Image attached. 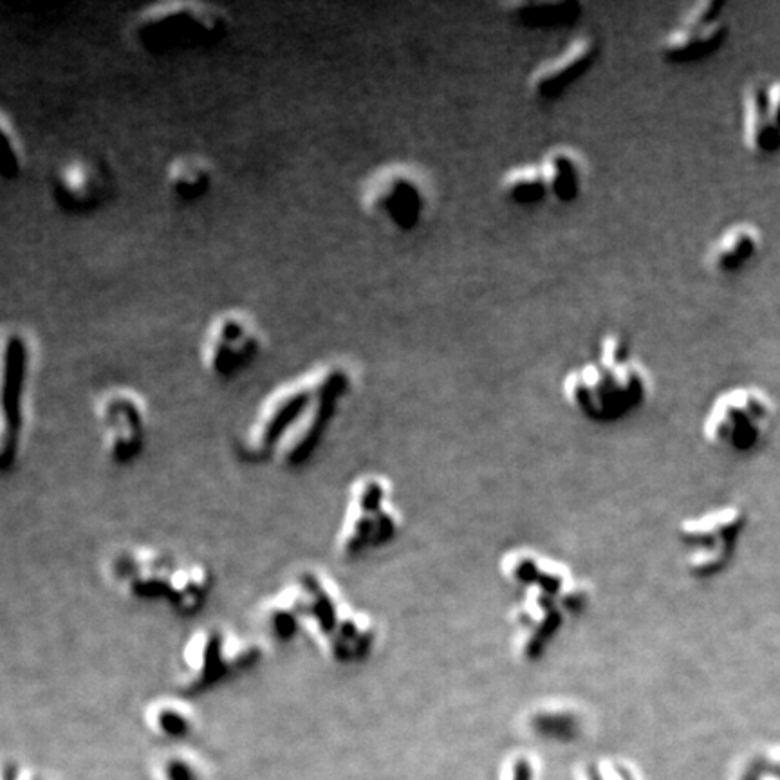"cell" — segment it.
I'll use <instances>...</instances> for the list:
<instances>
[{
	"label": "cell",
	"instance_id": "cell-1",
	"mask_svg": "<svg viewBox=\"0 0 780 780\" xmlns=\"http://www.w3.org/2000/svg\"><path fill=\"white\" fill-rule=\"evenodd\" d=\"M354 389L347 363L329 362L273 390L239 443L246 463H275L286 470L307 465L324 443Z\"/></svg>",
	"mask_w": 780,
	"mask_h": 780
},
{
	"label": "cell",
	"instance_id": "cell-2",
	"mask_svg": "<svg viewBox=\"0 0 780 780\" xmlns=\"http://www.w3.org/2000/svg\"><path fill=\"white\" fill-rule=\"evenodd\" d=\"M499 571L517 595L510 613L513 654L520 663H539L567 627L589 611L593 587L567 564L537 549L506 551Z\"/></svg>",
	"mask_w": 780,
	"mask_h": 780
},
{
	"label": "cell",
	"instance_id": "cell-3",
	"mask_svg": "<svg viewBox=\"0 0 780 780\" xmlns=\"http://www.w3.org/2000/svg\"><path fill=\"white\" fill-rule=\"evenodd\" d=\"M560 390L567 409L578 418L596 427H613L649 403L654 380L649 367L632 353L629 340L607 333L595 358L564 374Z\"/></svg>",
	"mask_w": 780,
	"mask_h": 780
},
{
	"label": "cell",
	"instance_id": "cell-4",
	"mask_svg": "<svg viewBox=\"0 0 780 780\" xmlns=\"http://www.w3.org/2000/svg\"><path fill=\"white\" fill-rule=\"evenodd\" d=\"M282 591L297 611L304 636L313 638L325 660L351 667L369 660L378 649V622L349 604L335 580L320 569H300Z\"/></svg>",
	"mask_w": 780,
	"mask_h": 780
},
{
	"label": "cell",
	"instance_id": "cell-5",
	"mask_svg": "<svg viewBox=\"0 0 780 780\" xmlns=\"http://www.w3.org/2000/svg\"><path fill=\"white\" fill-rule=\"evenodd\" d=\"M403 531L401 513L390 479L381 474L358 475L349 484L344 515L336 531V557L356 562L392 546Z\"/></svg>",
	"mask_w": 780,
	"mask_h": 780
},
{
	"label": "cell",
	"instance_id": "cell-6",
	"mask_svg": "<svg viewBox=\"0 0 780 780\" xmlns=\"http://www.w3.org/2000/svg\"><path fill=\"white\" fill-rule=\"evenodd\" d=\"M264 658L262 641L219 625L199 627L186 638L177 660L176 687L185 697L199 696L255 669Z\"/></svg>",
	"mask_w": 780,
	"mask_h": 780
},
{
	"label": "cell",
	"instance_id": "cell-7",
	"mask_svg": "<svg viewBox=\"0 0 780 780\" xmlns=\"http://www.w3.org/2000/svg\"><path fill=\"white\" fill-rule=\"evenodd\" d=\"M779 418V405L768 389L753 383L721 390L710 401L701 434L710 446L728 454L750 455L771 436Z\"/></svg>",
	"mask_w": 780,
	"mask_h": 780
},
{
	"label": "cell",
	"instance_id": "cell-8",
	"mask_svg": "<svg viewBox=\"0 0 780 780\" xmlns=\"http://www.w3.org/2000/svg\"><path fill=\"white\" fill-rule=\"evenodd\" d=\"M748 526L741 504L728 502L690 515L678 526L681 567L694 580H712L732 566Z\"/></svg>",
	"mask_w": 780,
	"mask_h": 780
},
{
	"label": "cell",
	"instance_id": "cell-9",
	"mask_svg": "<svg viewBox=\"0 0 780 780\" xmlns=\"http://www.w3.org/2000/svg\"><path fill=\"white\" fill-rule=\"evenodd\" d=\"M358 203L365 217L390 232L412 233L430 205L427 179L410 163H383L363 177Z\"/></svg>",
	"mask_w": 780,
	"mask_h": 780
},
{
	"label": "cell",
	"instance_id": "cell-10",
	"mask_svg": "<svg viewBox=\"0 0 780 780\" xmlns=\"http://www.w3.org/2000/svg\"><path fill=\"white\" fill-rule=\"evenodd\" d=\"M228 29L223 11L210 4H159L141 11L134 40L150 55H172L219 42Z\"/></svg>",
	"mask_w": 780,
	"mask_h": 780
},
{
	"label": "cell",
	"instance_id": "cell-11",
	"mask_svg": "<svg viewBox=\"0 0 780 780\" xmlns=\"http://www.w3.org/2000/svg\"><path fill=\"white\" fill-rule=\"evenodd\" d=\"M181 558L158 546H127L112 551L103 573L123 598L134 604L167 605Z\"/></svg>",
	"mask_w": 780,
	"mask_h": 780
},
{
	"label": "cell",
	"instance_id": "cell-12",
	"mask_svg": "<svg viewBox=\"0 0 780 780\" xmlns=\"http://www.w3.org/2000/svg\"><path fill=\"white\" fill-rule=\"evenodd\" d=\"M94 410L105 459L116 468L136 465L149 443V410L140 394L125 387L105 390Z\"/></svg>",
	"mask_w": 780,
	"mask_h": 780
},
{
	"label": "cell",
	"instance_id": "cell-13",
	"mask_svg": "<svg viewBox=\"0 0 780 780\" xmlns=\"http://www.w3.org/2000/svg\"><path fill=\"white\" fill-rule=\"evenodd\" d=\"M28 374V342L20 333H11L0 349V477L15 470L22 454Z\"/></svg>",
	"mask_w": 780,
	"mask_h": 780
},
{
	"label": "cell",
	"instance_id": "cell-14",
	"mask_svg": "<svg viewBox=\"0 0 780 780\" xmlns=\"http://www.w3.org/2000/svg\"><path fill=\"white\" fill-rule=\"evenodd\" d=\"M728 37L730 17L725 0H699L663 33L656 51L665 64H697L715 55Z\"/></svg>",
	"mask_w": 780,
	"mask_h": 780
},
{
	"label": "cell",
	"instance_id": "cell-15",
	"mask_svg": "<svg viewBox=\"0 0 780 780\" xmlns=\"http://www.w3.org/2000/svg\"><path fill=\"white\" fill-rule=\"evenodd\" d=\"M264 349L259 324L241 311L215 316L203 342V365L215 380L232 381L253 367Z\"/></svg>",
	"mask_w": 780,
	"mask_h": 780
},
{
	"label": "cell",
	"instance_id": "cell-16",
	"mask_svg": "<svg viewBox=\"0 0 780 780\" xmlns=\"http://www.w3.org/2000/svg\"><path fill=\"white\" fill-rule=\"evenodd\" d=\"M114 190L111 168L98 158H73L56 168L49 181V195L65 215L94 214L111 199Z\"/></svg>",
	"mask_w": 780,
	"mask_h": 780
},
{
	"label": "cell",
	"instance_id": "cell-17",
	"mask_svg": "<svg viewBox=\"0 0 780 780\" xmlns=\"http://www.w3.org/2000/svg\"><path fill=\"white\" fill-rule=\"evenodd\" d=\"M741 140L757 159L780 150V78H757L744 85L741 96Z\"/></svg>",
	"mask_w": 780,
	"mask_h": 780
},
{
	"label": "cell",
	"instance_id": "cell-18",
	"mask_svg": "<svg viewBox=\"0 0 780 780\" xmlns=\"http://www.w3.org/2000/svg\"><path fill=\"white\" fill-rule=\"evenodd\" d=\"M600 56V44L591 35H578L558 53L540 62L528 76V93L539 102H555L584 78Z\"/></svg>",
	"mask_w": 780,
	"mask_h": 780
},
{
	"label": "cell",
	"instance_id": "cell-19",
	"mask_svg": "<svg viewBox=\"0 0 780 780\" xmlns=\"http://www.w3.org/2000/svg\"><path fill=\"white\" fill-rule=\"evenodd\" d=\"M589 726L587 710L571 699H544L522 714L524 732L542 743L562 746L580 743Z\"/></svg>",
	"mask_w": 780,
	"mask_h": 780
},
{
	"label": "cell",
	"instance_id": "cell-20",
	"mask_svg": "<svg viewBox=\"0 0 780 780\" xmlns=\"http://www.w3.org/2000/svg\"><path fill=\"white\" fill-rule=\"evenodd\" d=\"M764 250V232L750 221H735L706 246L703 266L710 275L728 277L743 271Z\"/></svg>",
	"mask_w": 780,
	"mask_h": 780
},
{
	"label": "cell",
	"instance_id": "cell-21",
	"mask_svg": "<svg viewBox=\"0 0 780 780\" xmlns=\"http://www.w3.org/2000/svg\"><path fill=\"white\" fill-rule=\"evenodd\" d=\"M141 721L154 739L167 746H185L199 730V717L188 697L159 696L143 706Z\"/></svg>",
	"mask_w": 780,
	"mask_h": 780
},
{
	"label": "cell",
	"instance_id": "cell-22",
	"mask_svg": "<svg viewBox=\"0 0 780 780\" xmlns=\"http://www.w3.org/2000/svg\"><path fill=\"white\" fill-rule=\"evenodd\" d=\"M549 199L558 205H573L584 192L587 163L584 154L571 145H553L540 159Z\"/></svg>",
	"mask_w": 780,
	"mask_h": 780
},
{
	"label": "cell",
	"instance_id": "cell-23",
	"mask_svg": "<svg viewBox=\"0 0 780 780\" xmlns=\"http://www.w3.org/2000/svg\"><path fill=\"white\" fill-rule=\"evenodd\" d=\"M504 15L520 28L555 31L582 19L584 6L576 0H519L502 4Z\"/></svg>",
	"mask_w": 780,
	"mask_h": 780
},
{
	"label": "cell",
	"instance_id": "cell-24",
	"mask_svg": "<svg viewBox=\"0 0 780 780\" xmlns=\"http://www.w3.org/2000/svg\"><path fill=\"white\" fill-rule=\"evenodd\" d=\"M215 589V575L205 562L181 560L167 607L181 618H192L205 609Z\"/></svg>",
	"mask_w": 780,
	"mask_h": 780
},
{
	"label": "cell",
	"instance_id": "cell-25",
	"mask_svg": "<svg viewBox=\"0 0 780 780\" xmlns=\"http://www.w3.org/2000/svg\"><path fill=\"white\" fill-rule=\"evenodd\" d=\"M168 194L176 203L194 205L205 199L214 186V168L201 156H179L168 165Z\"/></svg>",
	"mask_w": 780,
	"mask_h": 780
},
{
	"label": "cell",
	"instance_id": "cell-26",
	"mask_svg": "<svg viewBox=\"0 0 780 780\" xmlns=\"http://www.w3.org/2000/svg\"><path fill=\"white\" fill-rule=\"evenodd\" d=\"M499 194L508 205L537 208L549 199L548 186L539 163H519L502 172Z\"/></svg>",
	"mask_w": 780,
	"mask_h": 780
},
{
	"label": "cell",
	"instance_id": "cell-27",
	"mask_svg": "<svg viewBox=\"0 0 780 780\" xmlns=\"http://www.w3.org/2000/svg\"><path fill=\"white\" fill-rule=\"evenodd\" d=\"M152 780H210V768L201 755L185 746H168L152 757Z\"/></svg>",
	"mask_w": 780,
	"mask_h": 780
},
{
	"label": "cell",
	"instance_id": "cell-28",
	"mask_svg": "<svg viewBox=\"0 0 780 780\" xmlns=\"http://www.w3.org/2000/svg\"><path fill=\"white\" fill-rule=\"evenodd\" d=\"M575 780H645L634 762L618 755H600L578 762L573 773Z\"/></svg>",
	"mask_w": 780,
	"mask_h": 780
},
{
	"label": "cell",
	"instance_id": "cell-29",
	"mask_svg": "<svg viewBox=\"0 0 780 780\" xmlns=\"http://www.w3.org/2000/svg\"><path fill=\"white\" fill-rule=\"evenodd\" d=\"M540 775L542 762L535 753L513 750L502 759L495 780H540Z\"/></svg>",
	"mask_w": 780,
	"mask_h": 780
},
{
	"label": "cell",
	"instance_id": "cell-30",
	"mask_svg": "<svg viewBox=\"0 0 780 780\" xmlns=\"http://www.w3.org/2000/svg\"><path fill=\"white\" fill-rule=\"evenodd\" d=\"M22 158L19 143L13 138L10 129L0 121V177L13 181L20 176Z\"/></svg>",
	"mask_w": 780,
	"mask_h": 780
},
{
	"label": "cell",
	"instance_id": "cell-31",
	"mask_svg": "<svg viewBox=\"0 0 780 780\" xmlns=\"http://www.w3.org/2000/svg\"><path fill=\"white\" fill-rule=\"evenodd\" d=\"M20 770V762L10 757H0V780H15Z\"/></svg>",
	"mask_w": 780,
	"mask_h": 780
},
{
	"label": "cell",
	"instance_id": "cell-32",
	"mask_svg": "<svg viewBox=\"0 0 780 780\" xmlns=\"http://www.w3.org/2000/svg\"><path fill=\"white\" fill-rule=\"evenodd\" d=\"M15 780H51V779L47 777L44 771L37 770V768H33V766H24V764H20V770L19 773H17V777H15Z\"/></svg>",
	"mask_w": 780,
	"mask_h": 780
}]
</instances>
